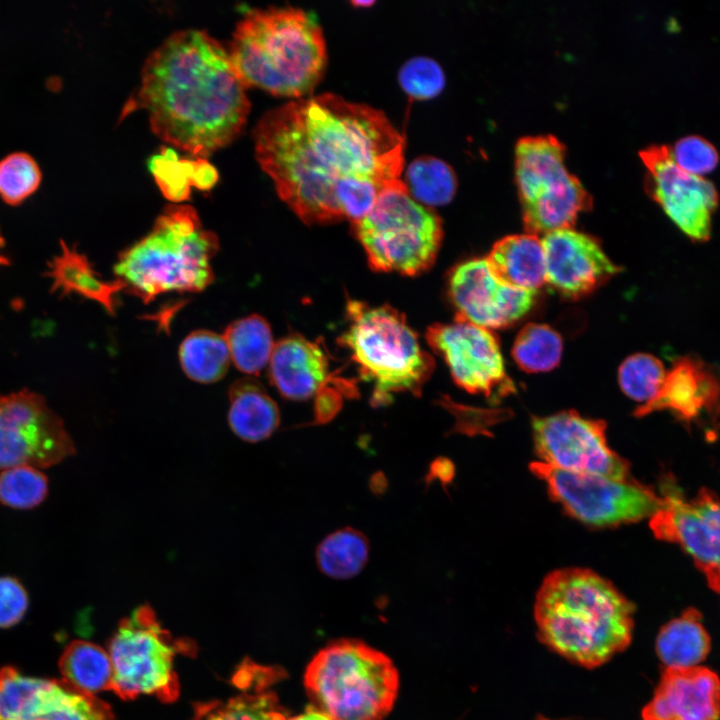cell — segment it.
I'll list each match as a JSON object with an SVG mask.
<instances>
[{"label": "cell", "mask_w": 720, "mask_h": 720, "mask_svg": "<svg viewBox=\"0 0 720 720\" xmlns=\"http://www.w3.org/2000/svg\"><path fill=\"white\" fill-rule=\"evenodd\" d=\"M216 234L190 205H168L151 231L120 252L114 265L125 291L145 304L167 293H198L214 281Z\"/></svg>", "instance_id": "5b68a950"}, {"label": "cell", "mask_w": 720, "mask_h": 720, "mask_svg": "<svg viewBox=\"0 0 720 720\" xmlns=\"http://www.w3.org/2000/svg\"><path fill=\"white\" fill-rule=\"evenodd\" d=\"M178 354L186 376L201 384L222 379L231 361L223 336L204 329L188 334L181 342Z\"/></svg>", "instance_id": "f546056e"}, {"label": "cell", "mask_w": 720, "mask_h": 720, "mask_svg": "<svg viewBox=\"0 0 720 720\" xmlns=\"http://www.w3.org/2000/svg\"><path fill=\"white\" fill-rule=\"evenodd\" d=\"M426 340L444 359L455 383L467 392L488 397L512 390L499 342L490 329L455 319L429 327Z\"/></svg>", "instance_id": "2e32d148"}, {"label": "cell", "mask_w": 720, "mask_h": 720, "mask_svg": "<svg viewBox=\"0 0 720 720\" xmlns=\"http://www.w3.org/2000/svg\"><path fill=\"white\" fill-rule=\"evenodd\" d=\"M288 720H331L326 714L314 707L312 704L308 705L305 710L293 717H289Z\"/></svg>", "instance_id": "60d3db41"}, {"label": "cell", "mask_w": 720, "mask_h": 720, "mask_svg": "<svg viewBox=\"0 0 720 720\" xmlns=\"http://www.w3.org/2000/svg\"><path fill=\"white\" fill-rule=\"evenodd\" d=\"M279 671L253 662L242 663L234 676L240 693L225 702L199 705V720H288L287 711L277 694L269 687L279 678Z\"/></svg>", "instance_id": "7402d4cb"}, {"label": "cell", "mask_w": 720, "mask_h": 720, "mask_svg": "<svg viewBox=\"0 0 720 720\" xmlns=\"http://www.w3.org/2000/svg\"><path fill=\"white\" fill-rule=\"evenodd\" d=\"M222 336L239 371L256 375L268 366L275 342L271 327L262 316L252 314L237 319L225 328Z\"/></svg>", "instance_id": "83f0119b"}, {"label": "cell", "mask_w": 720, "mask_h": 720, "mask_svg": "<svg viewBox=\"0 0 720 720\" xmlns=\"http://www.w3.org/2000/svg\"><path fill=\"white\" fill-rule=\"evenodd\" d=\"M228 424L241 440L257 443L278 428L280 412L259 381L252 377L236 380L229 388Z\"/></svg>", "instance_id": "cb8c5ba5"}, {"label": "cell", "mask_w": 720, "mask_h": 720, "mask_svg": "<svg viewBox=\"0 0 720 720\" xmlns=\"http://www.w3.org/2000/svg\"><path fill=\"white\" fill-rule=\"evenodd\" d=\"M304 687L311 704L331 720H383L398 696L399 673L383 652L344 638L314 655Z\"/></svg>", "instance_id": "8992f818"}, {"label": "cell", "mask_w": 720, "mask_h": 720, "mask_svg": "<svg viewBox=\"0 0 720 720\" xmlns=\"http://www.w3.org/2000/svg\"><path fill=\"white\" fill-rule=\"evenodd\" d=\"M59 669L63 680L82 692L95 695L112 690L113 667L108 651L92 642H70L60 657Z\"/></svg>", "instance_id": "f1b7e54d"}, {"label": "cell", "mask_w": 720, "mask_h": 720, "mask_svg": "<svg viewBox=\"0 0 720 720\" xmlns=\"http://www.w3.org/2000/svg\"><path fill=\"white\" fill-rule=\"evenodd\" d=\"M353 4L356 6H360V7L369 6V5L373 4V1H353Z\"/></svg>", "instance_id": "7bdbcfd3"}, {"label": "cell", "mask_w": 720, "mask_h": 720, "mask_svg": "<svg viewBox=\"0 0 720 720\" xmlns=\"http://www.w3.org/2000/svg\"><path fill=\"white\" fill-rule=\"evenodd\" d=\"M27 608L28 595L22 584L10 576L0 577V628L20 622Z\"/></svg>", "instance_id": "f35d334b"}, {"label": "cell", "mask_w": 720, "mask_h": 720, "mask_svg": "<svg viewBox=\"0 0 720 720\" xmlns=\"http://www.w3.org/2000/svg\"><path fill=\"white\" fill-rule=\"evenodd\" d=\"M48 276L53 280V289L93 300L111 315L116 311V296L125 291V285L120 280H103L86 256L63 242L61 253L50 263Z\"/></svg>", "instance_id": "d4e9b609"}, {"label": "cell", "mask_w": 720, "mask_h": 720, "mask_svg": "<svg viewBox=\"0 0 720 720\" xmlns=\"http://www.w3.org/2000/svg\"><path fill=\"white\" fill-rule=\"evenodd\" d=\"M256 158L279 197L306 224L363 218L403 183L405 141L384 112L323 93L265 112Z\"/></svg>", "instance_id": "6da1fadb"}, {"label": "cell", "mask_w": 720, "mask_h": 720, "mask_svg": "<svg viewBox=\"0 0 720 720\" xmlns=\"http://www.w3.org/2000/svg\"><path fill=\"white\" fill-rule=\"evenodd\" d=\"M642 720H719L720 678L711 669L665 667Z\"/></svg>", "instance_id": "d6986e66"}, {"label": "cell", "mask_w": 720, "mask_h": 720, "mask_svg": "<svg viewBox=\"0 0 720 720\" xmlns=\"http://www.w3.org/2000/svg\"><path fill=\"white\" fill-rule=\"evenodd\" d=\"M634 605L608 580L589 569L547 575L536 594L538 639L582 667H599L629 647Z\"/></svg>", "instance_id": "3957f363"}, {"label": "cell", "mask_w": 720, "mask_h": 720, "mask_svg": "<svg viewBox=\"0 0 720 720\" xmlns=\"http://www.w3.org/2000/svg\"><path fill=\"white\" fill-rule=\"evenodd\" d=\"M670 150L673 160L681 169L697 176L711 172L719 162L715 146L699 135L678 139Z\"/></svg>", "instance_id": "74e56055"}, {"label": "cell", "mask_w": 720, "mask_h": 720, "mask_svg": "<svg viewBox=\"0 0 720 720\" xmlns=\"http://www.w3.org/2000/svg\"><path fill=\"white\" fill-rule=\"evenodd\" d=\"M531 471L543 480L550 495L578 520L593 526H613L651 517L662 498L633 479L614 480L602 476L565 471L542 461Z\"/></svg>", "instance_id": "8fae6325"}, {"label": "cell", "mask_w": 720, "mask_h": 720, "mask_svg": "<svg viewBox=\"0 0 720 720\" xmlns=\"http://www.w3.org/2000/svg\"><path fill=\"white\" fill-rule=\"evenodd\" d=\"M41 169L28 153L13 152L0 160V197L9 205H18L40 186Z\"/></svg>", "instance_id": "d590c367"}, {"label": "cell", "mask_w": 720, "mask_h": 720, "mask_svg": "<svg viewBox=\"0 0 720 720\" xmlns=\"http://www.w3.org/2000/svg\"><path fill=\"white\" fill-rule=\"evenodd\" d=\"M186 649L191 646L176 642L150 606L137 607L121 620L108 644L112 691L125 700L150 695L162 702L175 701L179 695L175 657Z\"/></svg>", "instance_id": "30bf717a"}, {"label": "cell", "mask_w": 720, "mask_h": 720, "mask_svg": "<svg viewBox=\"0 0 720 720\" xmlns=\"http://www.w3.org/2000/svg\"><path fill=\"white\" fill-rule=\"evenodd\" d=\"M565 145L554 135L523 136L515 146V181L528 233L573 227L592 197L567 169Z\"/></svg>", "instance_id": "9c48e42d"}, {"label": "cell", "mask_w": 720, "mask_h": 720, "mask_svg": "<svg viewBox=\"0 0 720 720\" xmlns=\"http://www.w3.org/2000/svg\"><path fill=\"white\" fill-rule=\"evenodd\" d=\"M452 472L453 469L451 463L447 459L438 458L431 463L429 473L426 476V481L439 479L443 482H447L451 479Z\"/></svg>", "instance_id": "ab89813d"}, {"label": "cell", "mask_w": 720, "mask_h": 720, "mask_svg": "<svg viewBox=\"0 0 720 720\" xmlns=\"http://www.w3.org/2000/svg\"><path fill=\"white\" fill-rule=\"evenodd\" d=\"M403 182L414 200L430 208L450 202L457 189L453 168L429 155L420 156L408 165Z\"/></svg>", "instance_id": "1f68e13d"}, {"label": "cell", "mask_w": 720, "mask_h": 720, "mask_svg": "<svg viewBox=\"0 0 720 720\" xmlns=\"http://www.w3.org/2000/svg\"><path fill=\"white\" fill-rule=\"evenodd\" d=\"M536 293L502 282L486 259L462 262L448 278L455 319L490 330L507 327L525 316L534 305Z\"/></svg>", "instance_id": "e0dca14e"}, {"label": "cell", "mask_w": 720, "mask_h": 720, "mask_svg": "<svg viewBox=\"0 0 720 720\" xmlns=\"http://www.w3.org/2000/svg\"><path fill=\"white\" fill-rule=\"evenodd\" d=\"M27 720H114L108 704L63 679H47Z\"/></svg>", "instance_id": "4316f807"}, {"label": "cell", "mask_w": 720, "mask_h": 720, "mask_svg": "<svg viewBox=\"0 0 720 720\" xmlns=\"http://www.w3.org/2000/svg\"><path fill=\"white\" fill-rule=\"evenodd\" d=\"M398 81L408 96L424 100L437 96L443 90L445 75L433 58L414 56L400 67Z\"/></svg>", "instance_id": "8d00e7d4"}, {"label": "cell", "mask_w": 720, "mask_h": 720, "mask_svg": "<svg viewBox=\"0 0 720 720\" xmlns=\"http://www.w3.org/2000/svg\"><path fill=\"white\" fill-rule=\"evenodd\" d=\"M268 371L280 394L294 401L318 398L328 392V384L336 381L322 346L298 334L275 342Z\"/></svg>", "instance_id": "44dd1931"}, {"label": "cell", "mask_w": 720, "mask_h": 720, "mask_svg": "<svg viewBox=\"0 0 720 720\" xmlns=\"http://www.w3.org/2000/svg\"><path fill=\"white\" fill-rule=\"evenodd\" d=\"M347 314L349 326L340 343L351 353L360 376L373 384L371 404L386 405L400 392L419 395L435 363L405 316L389 305L371 307L358 301L348 303Z\"/></svg>", "instance_id": "52a82bcc"}, {"label": "cell", "mask_w": 720, "mask_h": 720, "mask_svg": "<svg viewBox=\"0 0 720 720\" xmlns=\"http://www.w3.org/2000/svg\"><path fill=\"white\" fill-rule=\"evenodd\" d=\"M639 156L647 169L645 186L648 195L690 241H708L712 215L719 205L715 185L681 169L667 145L646 147Z\"/></svg>", "instance_id": "5bb4252c"}, {"label": "cell", "mask_w": 720, "mask_h": 720, "mask_svg": "<svg viewBox=\"0 0 720 720\" xmlns=\"http://www.w3.org/2000/svg\"><path fill=\"white\" fill-rule=\"evenodd\" d=\"M74 454L64 422L41 395L22 390L0 396V472L48 468Z\"/></svg>", "instance_id": "7c38bea8"}, {"label": "cell", "mask_w": 720, "mask_h": 720, "mask_svg": "<svg viewBox=\"0 0 720 720\" xmlns=\"http://www.w3.org/2000/svg\"><path fill=\"white\" fill-rule=\"evenodd\" d=\"M659 410H670L686 422L696 420L704 413L719 414L720 368L696 354L678 357L667 371L658 395L640 405L634 414L642 417Z\"/></svg>", "instance_id": "ffe728a7"}, {"label": "cell", "mask_w": 720, "mask_h": 720, "mask_svg": "<svg viewBox=\"0 0 720 720\" xmlns=\"http://www.w3.org/2000/svg\"><path fill=\"white\" fill-rule=\"evenodd\" d=\"M485 259L495 276L512 287L537 292L546 283L544 246L536 234L503 237Z\"/></svg>", "instance_id": "603a6c76"}, {"label": "cell", "mask_w": 720, "mask_h": 720, "mask_svg": "<svg viewBox=\"0 0 720 720\" xmlns=\"http://www.w3.org/2000/svg\"><path fill=\"white\" fill-rule=\"evenodd\" d=\"M352 227L373 270L408 276L433 265L443 238L441 218L414 200L404 182L384 191Z\"/></svg>", "instance_id": "ba28073f"}, {"label": "cell", "mask_w": 720, "mask_h": 720, "mask_svg": "<svg viewBox=\"0 0 720 720\" xmlns=\"http://www.w3.org/2000/svg\"><path fill=\"white\" fill-rule=\"evenodd\" d=\"M666 373L659 358L640 352L630 355L621 363L618 369V382L629 398L644 405L658 395Z\"/></svg>", "instance_id": "836d02e7"}, {"label": "cell", "mask_w": 720, "mask_h": 720, "mask_svg": "<svg viewBox=\"0 0 720 720\" xmlns=\"http://www.w3.org/2000/svg\"><path fill=\"white\" fill-rule=\"evenodd\" d=\"M655 650L665 667L700 665L711 650V638L695 608L664 624L656 637Z\"/></svg>", "instance_id": "484cf974"}, {"label": "cell", "mask_w": 720, "mask_h": 720, "mask_svg": "<svg viewBox=\"0 0 720 720\" xmlns=\"http://www.w3.org/2000/svg\"><path fill=\"white\" fill-rule=\"evenodd\" d=\"M532 428L542 462L573 473L630 479L629 464L607 445L603 421L569 410L534 417Z\"/></svg>", "instance_id": "4fadbf2b"}, {"label": "cell", "mask_w": 720, "mask_h": 720, "mask_svg": "<svg viewBox=\"0 0 720 720\" xmlns=\"http://www.w3.org/2000/svg\"><path fill=\"white\" fill-rule=\"evenodd\" d=\"M546 258V283L567 298L591 293L619 272L593 236L561 228L542 238Z\"/></svg>", "instance_id": "ac0fdd59"}, {"label": "cell", "mask_w": 720, "mask_h": 720, "mask_svg": "<svg viewBox=\"0 0 720 720\" xmlns=\"http://www.w3.org/2000/svg\"><path fill=\"white\" fill-rule=\"evenodd\" d=\"M228 52L246 86L299 98L316 86L327 62L316 16L292 6L247 11L233 31Z\"/></svg>", "instance_id": "277c9868"}, {"label": "cell", "mask_w": 720, "mask_h": 720, "mask_svg": "<svg viewBox=\"0 0 720 720\" xmlns=\"http://www.w3.org/2000/svg\"><path fill=\"white\" fill-rule=\"evenodd\" d=\"M369 542L366 536L351 527L338 529L327 535L316 549L319 570L334 579H349L358 575L368 562Z\"/></svg>", "instance_id": "4dcf8cb0"}, {"label": "cell", "mask_w": 720, "mask_h": 720, "mask_svg": "<svg viewBox=\"0 0 720 720\" xmlns=\"http://www.w3.org/2000/svg\"><path fill=\"white\" fill-rule=\"evenodd\" d=\"M3 246H4V238L2 237L1 232H0V251L3 248ZM8 263H9L8 259L0 252V266L7 265Z\"/></svg>", "instance_id": "b9f144b4"}, {"label": "cell", "mask_w": 720, "mask_h": 720, "mask_svg": "<svg viewBox=\"0 0 720 720\" xmlns=\"http://www.w3.org/2000/svg\"><path fill=\"white\" fill-rule=\"evenodd\" d=\"M246 85L228 50L200 29L169 35L146 58L122 117L144 109L153 132L196 155L233 140L250 109Z\"/></svg>", "instance_id": "7a4b0ae2"}, {"label": "cell", "mask_w": 720, "mask_h": 720, "mask_svg": "<svg viewBox=\"0 0 720 720\" xmlns=\"http://www.w3.org/2000/svg\"><path fill=\"white\" fill-rule=\"evenodd\" d=\"M563 352L560 334L546 324L528 323L517 334L512 356L529 373L547 372L558 366Z\"/></svg>", "instance_id": "d6a6232c"}, {"label": "cell", "mask_w": 720, "mask_h": 720, "mask_svg": "<svg viewBox=\"0 0 720 720\" xmlns=\"http://www.w3.org/2000/svg\"><path fill=\"white\" fill-rule=\"evenodd\" d=\"M48 479L39 469L16 466L0 472V503L16 509H30L44 501Z\"/></svg>", "instance_id": "e575fe53"}, {"label": "cell", "mask_w": 720, "mask_h": 720, "mask_svg": "<svg viewBox=\"0 0 720 720\" xmlns=\"http://www.w3.org/2000/svg\"><path fill=\"white\" fill-rule=\"evenodd\" d=\"M661 505L650 517L658 539L679 544L704 573L711 589L720 593V498L703 488L690 499L670 485Z\"/></svg>", "instance_id": "9a60e30c"}]
</instances>
